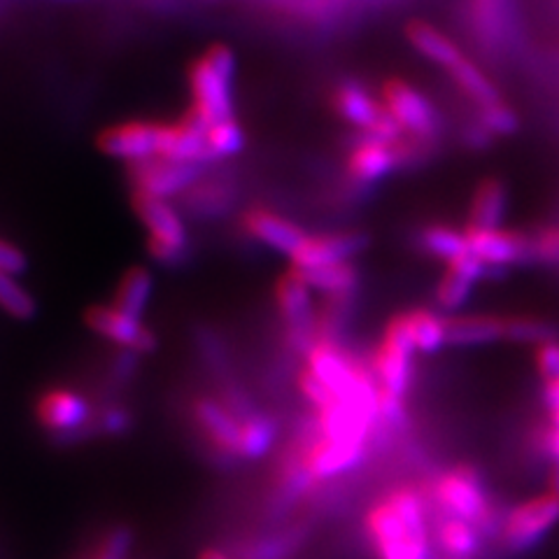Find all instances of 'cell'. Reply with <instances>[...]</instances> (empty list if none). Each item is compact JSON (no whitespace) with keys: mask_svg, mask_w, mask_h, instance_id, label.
Segmentation results:
<instances>
[{"mask_svg":"<svg viewBox=\"0 0 559 559\" xmlns=\"http://www.w3.org/2000/svg\"><path fill=\"white\" fill-rule=\"evenodd\" d=\"M318 478L308 466V457L294 445H287L280 452V466H277V483L271 489L266 499V518L269 522H283L289 518L296 506L304 499L318 492Z\"/></svg>","mask_w":559,"mask_h":559,"instance_id":"5","label":"cell"},{"mask_svg":"<svg viewBox=\"0 0 559 559\" xmlns=\"http://www.w3.org/2000/svg\"><path fill=\"white\" fill-rule=\"evenodd\" d=\"M373 457L369 443H336L322 439L308 454V466L318 483H334L355 474Z\"/></svg>","mask_w":559,"mask_h":559,"instance_id":"16","label":"cell"},{"mask_svg":"<svg viewBox=\"0 0 559 559\" xmlns=\"http://www.w3.org/2000/svg\"><path fill=\"white\" fill-rule=\"evenodd\" d=\"M548 485H550V492L559 495V464L548 468Z\"/></svg>","mask_w":559,"mask_h":559,"instance_id":"43","label":"cell"},{"mask_svg":"<svg viewBox=\"0 0 559 559\" xmlns=\"http://www.w3.org/2000/svg\"><path fill=\"white\" fill-rule=\"evenodd\" d=\"M399 166H404L401 143H388L373 135H361L347 154V170L359 185L378 182Z\"/></svg>","mask_w":559,"mask_h":559,"instance_id":"14","label":"cell"},{"mask_svg":"<svg viewBox=\"0 0 559 559\" xmlns=\"http://www.w3.org/2000/svg\"><path fill=\"white\" fill-rule=\"evenodd\" d=\"M448 75L454 82V86H457V90L471 103H474L478 110L501 100L497 86L489 82V78L483 73V70L474 61H468L466 57L457 66H454L452 70H448Z\"/></svg>","mask_w":559,"mask_h":559,"instance_id":"26","label":"cell"},{"mask_svg":"<svg viewBox=\"0 0 559 559\" xmlns=\"http://www.w3.org/2000/svg\"><path fill=\"white\" fill-rule=\"evenodd\" d=\"M478 124L489 133V135H513L520 129V119L511 105H506L503 100L487 105V108L478 110Z\"/></svg>","mask_w":559,"mask_h":559,"instance_id":"34","label":"cell"},{"mask_svg":"<svg viewBox=\"0 0 559 559\" xmlns=\"http://www.w3.org/2000/svg\"><path fill=\"white\" fill-rule=\"evenodd\" d=\"M406 38L415 51H419L427 61L436 63L443 70H452L464 59L460 47L454 45L445 33H441L439 28L427 22H411L406 26Z\"/></svg>","mask_w":559,"mask_h":559,"instance_id":"20","label":"cell"},{"mask_svg":"<svg viewBox=\"0 0 559 559\" xmlns=\"http://www.w3.org/2000/svg\"><path fill=\"white\" fill-rule=\"evenodd\" d=\"M534 261H546V264H559V224L532 236Z\"/></svg>","mask_w":559,"mask_h":559,"instance_id":"40","label":"cell"},{"mask_svg":"<svg viewBox=\"0 0 559 559\" xmlns=\"http://www.w3.org/2000/svg\"><path fill=\"white\" fill-rule=\"evenodd\" d=\"M28 269V259L26 254L10 245L8 240H0V273L5 275H22Z\"/></svg>","mask_w":559,"mask_h":559,"instance_id":"41","label":"cell"},{"mask_svg":"<svg viewBox=\"0 0 559 559\" xmlns=\"http://www.w3.org/2000/svg\"><path fill=\"white\" fill-rule=\"evenodd\" d=\"M538 406H540V411H544V415L559 411V380H550V382L540 384Z\"/></svg>","mask_w":559,"mask_h":559,"instance_id":"42","label":"cell"},{"mask_svg":"<svg viewBox=\"0 0 559 559\" xmlns=\"http://www.w3.org/2000/svg\"><path fill=\"white\" fill-rule=\"evenodd\" d=\"M506 341L518 345H544L559 341V324L536 318V314H509L506 318Z\"/></svg>","mask_w":559,"mask_h":559,"instance_id":"29","label":"cell"},{"mask_svg":"<svg viewBox=\"0 0 559 559\" xmlns=\"http://www.w3.org/2000/svg\"><path fill=\"white\" fill-rule=\"evenodd\" d=\"M133 210L150 231L147 252L164 266H178L189 257V234L178 210L164 199L133 191Z\"/></svg>","mask_w":559,"mask_h":559,"instance_id":"2","label":"cell"},{"mask_svg":"<svg viewBox=\"0 0 559 559\" xmlns=\"http://www.w3.org/2000/svg\"><path fill=\"white\" fill-rule=\"evenodd\" d=\"M296 384H299L301 394L308 399V404L314 411H324L336 401V396L331 394L326 384L318 376H314L310 369H306V366H304V369H299V373H296Z\"/></svg>","mask_w":559,"mask_h":559,"instance_id":"38","label":"cell"},{"mask_svg":"<svg viewBox=\"0 0 559 559\" xmlns=\"http://www.w3.org/2000/svg\"><path fill=\"white\" fill-rule=\"evenodd\" d=\"M135 544V534L127 524H117L105 538L100 540L98 550L94 552V559H129Z\"/></svg>","mask_w":559,"mask_h":559,"instance_id":"36","label":"cell"},{"mask_svg":"<svg viewBox=\"0 0 559 559\" xmlns=\"http://www.w3.org/2000/svg\"><path fill=\"white\" fill-rule=\"evenodd\" d=\"M364 530L378 559H433V548L417 544L384 497L366 513Z\"/></svg>","mask_w":559,"mask_h":559,"instance_id":"6","label":"cell"},{"mask_svg":"<svg viewBox=\"0 0 559 559\" xmlns=\"http://www.w3.org/2000/svg\"><path fill=\"white\" fill-rule=\"evenodd\" d=\"M84 322L94 334L110 341L119 349H133L138 355H154L159 349V336L143 320L117 310L115 306H94L84 312Z\"/></svg>","mask_w":559,"mask_h":559,"instance_id":"8","label":"cell"},{"mask_svg":"<svg viewBox=\"0 0 559 559\" xmlns=\"http://www.w3.org/2000/svg\"><path fill=\"white\" fill-rule=\"evenodd\" d=\"M366 245H369V238L353 231L306 236L299 248H296V252L289 257V261H292V269L296 271L341 264V261H349L353 257H357Z\"/></svg>","mask_w":559,"mask_h":559,"instance_id":"12","label":"cell"},{"mask_svg":"<svg viewBox=\"0 0 559 559\" xmlns=\"http://www.w3.org/2000/svg\"><path fill=\"white\" fill-rule=\"evenodd\" d=\"M191 336H194V347H197L199 359L203 361L205 371L213 376V380L217 384L236 376L231 349L219 336V331H215L207 324H199V326H194V334Z\"/></svg>","mask_w":559,"mask_h":559,"instance_id":"22","label":"cell"},{"mask_svg":"<svg viewBox=\"0 0 559 559\" xmlns=\"http://www.w3.org/2000/svg\"><path fill=\"white\" fill-rule=\"evenodd\" d=\"M280 439V425L277 419L257 413L254 417L242 423V439H240V457L242 462H257L277 445Z\"/></svg>","mask_w":559,"mask_h":559,"instance_id":"25","label":"cell"},{"mask_svg":"<svg viewBox=\"0 0 559 559\" xmlns=\"http://www.w3.org/2000/svg\"><path fill=\"white\" fill-rule=\"evenodd\" d=\"M152 292H154L152 273L143 266H135L121 277L117 296H115V308L131 314L135 320H143V314L152 301Z\"/></svg>","mask_w":559,"mask_h":559,"instance_id":"24","label":"cell"},{"mask_svg":"<svg viewBox=\"0 0 559 559\" xmlns=\"http://www.w3.org/2000/svg\"><path fill=\"white\" fill-rule=\"evenodd\" d=\"M506 207H509V191L506 185L497 178H485L478 182L474 197H471L468 207V226L478 229H499Z\"/></svg>","mask_w":559,"mask_h":559,"instance_id":"21","label":"cell"},{"mask_svg":"<svg viewBox=\"0 0 559 559\" xmlns=\"http://www.w3.org/2000/svg\"><path fill=\"white\" fill-rule=\"evenodd\" d=\"M312 524L310 522H296L289 527L275 530L266 536H259L248 540L236 550L238 559H294L299 550L306 546L310 538Z\"/></svg>","mask_w":559,"mask_h":559,"instance_id":"19","label":"cell"},{"mask_svg":"<svg viewBox=\"0 0 559 559\" xmlns=\"http://www.w3.org/2000/svg\"><path fill=\"white\" fill-rule=\"evenodd\" d=\"M464 236L468 250L478 257L487 269L497 273H506L509 266L527 264L534 261V245L532 236H524L511 229H478V226H464Z\"/></svg>","mask_w":559,"mask_h":559,"instance_id":"7","label":"cell"},{"mask_svg":"<svg viewBox=\"0 0 559 559\" xmlns=\"http://www.w3.org/2000/svg\"><path fill=\"white\" fill-rule=\"evenodd\" d=\"M217 390H219L217 399L240 419V423H245V419H250L257 413H261L252 392H248V388H245V384L238 380V376L219 382Z\"/></svg>","mask_w":559,"mask_h":559,"instance_id":"33","label":"cell"},{"mask_svg":"<svg viewBox=\"0 0 559 559\" xmlns=\"http://www.w3.org/2000/svg\"><path fill=\"white\" fill-rule=\"evenodd\" d=\"M201 166L197 164H178L168 159H154L131 164V180L135 191L147 194L154 199H168L173 194H180L191 182L199 178Z\"/></svg>","mask_w":559,"mask_h":559,"instance_id":"11","label":"cell"},{"mask_svg":"<svg viewBox=\"0 0 559 559\" xmlns=\"http://www.w3.org/2000/svg\"><path fill=\"white\" fill-rule=\"evenodd\" d=\"M159 121H124V124L105 129L98 138V147L112 159L138 164L159 156Z\"/></svg>","mask_w":559,"mask_h":559,"instance_id":"10","label":"cell"},{"mask_svg":"<svg viewBox=\"0 0 559 559\" xmlns=\"http://www.w3.org/2000/svg\"><path fill=\"white\" fill-rule=\"evenodd\" d=\"M382 105L396 119L404 133L419 143H431L439 133V112L433 103L401 78H390L382 82Z\"/></svg>","mask_w":559,"mask_h":559,"instance_id":"4","label":"cell"},{"mask_svg":"<svg viewBox=\"0 0 559 559\" xmlns=\"http://www.w3.org/2000/svg\"><path fill=\"white\" fill-rule=\"evenodd\" d=\"M296 271V269H294ZM310 289H318L326 296H355L359 287V271L349 264V261H341V264H329L320 269L296 271Z\"/></svg>","mask_w":559,"mask_h":559,"instance_id":"23","label":"cell"},{"mask_svg":"<svg viewBox=\"0 0 559 559\" xmlns=\"http://www.w3.org/2000/svg\"><path fill=\"white\" fill-rule=\"evenodd\" d=\"M236 73V57L229 47L213 45L203 57L189 66L191 112L199 115L205 124H217L234 117L231 82Z\"/></svg>","mask_w":559,"mask_h":559,"instance_id":"1","label":"cell"},{"mask_svg":"<svg viewBox=\"0 0 559 559\" xmlns=\"http://www.w3.org/2000/svg\"><path fill=\"white\" fill-rule=\"evenodd\" d=\"M35 415H38L40 427L51 433V439H59V436L90 427L96 411L92 408L90 399L73 390H51L40 396Z\"/></svg>","mask_w":559,"mask_h":559,"instance_id":"9","label":"cell"},{"mask_svg":"<svg viewBox=\"0 0 559 559\" xmlns=\"http://www.w3.org/2000/svg\"><path fill=\"white\" fill-rule=\"evenodd\" d=\"M242 226L254 240L264 242L266 248L283 252L287 257H292L306 238V234L292 219L277 215L266 207L248 210L242 217Z\"/></svg>","mask_w":559,"mask_h":559,"instance_id":"17","label":"cell"},{"mask_svg":"<svg viewBox=\"0 0 559 559\" xmlns=\"http://www.w3.org/2000/svg\"><path fill=\"white\" fill-rule=\"evenodd\" d=\"M199 559H231V557H229V555H224L222 550H215V548H210V550H203Z\"/></svg>","mask_w":559,"mask_h":559,"instance_id":"44","label":"cell"},{"mask_svg":"<svg viewBox=\"0 0 559 559\" xmlns=\"http://www.w3.org/2000/svg\"><path fill=\"white\" fill-rule=\"evenodd\" d=\"M448 347H483L506 341L503 314H452L445 318Z\"/></svg>","mask_w":559,"mask_h":559,"instance_id":"18","label":"cell"},{"mask_svg":"<svg viewBox=\"0 0 559 559\" xmlns=\"http://www.w3.org/2000/svg\"><path fill=\"white\" fill-rule=\"evenodd\" d=\"M0 308H3L10 318L28 322L35 318L38 312V304H35L33 294L22 285L16 283L14 275L0 273Z\"/></svg>","mask_w":559,"mask_h":559,"instance_id":"30","label":"cell"},{"mask_svg":"<svg viewBox=\"0 0 559 559\" xmlns=\"http://www.w3.org/2000/svg\"><path fill=\"white\" fill-rule=\"evenodd\" d=\"M417 245L429 257L441 259L445 266L450 264V261L460 259V257L471 252L464 231L450 229V226H443V224H429V226H425V229L419 231V236H417Z\"/></svg>","mask_w":559,"mask_h":559,"instance_id":"28","label":"cell"},{"mask_svg":"<svg viewBox=\"0 0 559 559\" xmlns=\"http://www.w3.org/2000/svg\"><path fill=\"white\" fill-rule=\"evenodd\" d=\"M415 355L417 353H413V349L382 336L369 359L380 390L390 392L399 399H408L415 390L417 380Z\"/></svg>","mask_w":559,"mask_h":559,"instance_id":"13","label":"cell"},{"mask_svg":"<svg viewBox=\"0 0 559 559\" xmlns=\"http://www.w3.org/2000/svg\"><path fill=\"white\" fill-rule=\"evenodd\" d=\"M140 361H143V355L133 353V349H117L108 366V390L119 392L129 388L140 371Z\"/></svg>","mask_w":559,"mask_h":559,"instance_id":"35","label":"cell"},{"mask_svg":"<svg viewBox=\"0 0 559 559\" xmlns=\"http://www.w3.org/2000/svg\"><path fill=\"white\" fill-rule=\"evenodd\" d=\"M534 369L544 382L559 380V341L534 347Z\"/></svg>","mask_w":559,"mask_h":559,"instance_id":"39","label":"cell"},{"mask_svg":"<svg viewBox=\"0 0 559 559\" xmlns=\"http://www.w3.org/2000/svg\"><path fill=\"white\" fill-rule=\"evenodd\" d=\"M242 145H245V135L234 117L222 119L217 124L207 127V150L213 159L215 156H234L242 150Z\"/></svg>","mask_w":559,"mask_h":559,"instance_id":"32","label":"cell"},{"mask_svg":"<svg viewBox=\"0 0 559 559\" xmlns=\"http://www.w3.org/2000/svg\"><path fill=\"white\" fill-rule=\"evenodd\" d=\"M133 425H135L133 413L127 406L117 404V401L105 404L94 417L98 439H121V436L131 433Z\"/></svg>","mask_w":559,"mask_h":559,"instance_id":"31","label":"cell"},{"mask_svg":"<svg viewBox=\"0 0 559 559\" xmlns=\"http://www.w3.org/2000/svg\"><path fill=\"white\" fill-rule=\"evenodd\" d=\"M559 522V495H536L509 509L499 538L501 555H524L544 540Z\"/></svg>","mask_w":559,"mask_h":559,"instance_id":"3","label":"cell"},{"mask_svg":"<svg viewBox=\"0 0 559 559\" xmlns=\"http://www.w3.org/2000/svg\"><path fill=\"white\" fill-rule=\"evenodd\" d=\"M191 415H194L197 427L203 431L207 448H219L226 452H234L240 457L242 423L222 404L217 396L194 399V404H191Z\"/></svg>","mask_w":559,"mask_h":559,"instance_id":"15","label":"cell"},{"mask_svg":"<svg viewBox=\"0 0 559 559\" xmlns=\"http://www.w3.org/2000/svg\"><path fill=\"white\" fill-rule=\"evenodd\" d=\"M501 8L503 0H474V22L483 35V40H499L503 26Z\"/></svg>","mask_w":559,"mask_h":559,"instance_id":"37","label":"cell"},{"mask_svg":"<svg viewBox=\"0 0 559 559\" xmlns=\"http://www.w3.org/2000/svg\"><path fill=\"white\" fill-rule=\"evenodd\" d=\"M411 331L417 355H439L443 347H448L445 338V318L429 308H415L408 310Z\"/></svg>","mask_w":559,"mask_h":559,"instance_id":"27","label":"cell"}]
</instances>
